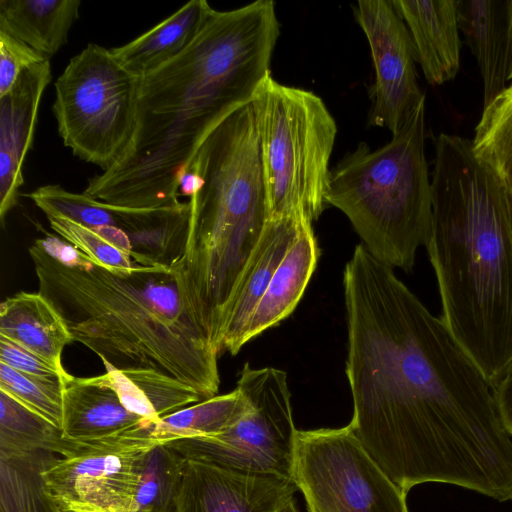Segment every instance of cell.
Wrapping results in <instances>:
<instances>
[{"label": "cell", "mask_w": 512, "mask_h": 512, "mask_svg": "<svg viewBox=\"0 0 512 512\" xmlns=\"http://www.w3.org/2000/svg\"><path fill=\"white\" fill-rule=\"evenodd\" d=\"M97 378L115 391L129 411L152 424L204 400L188 384L150 368L107 369Z\"/></svg>", "instance_id": "cb8c5ba5"}, {"label": "cell", "mask_w": 512, "mask_h": 512, "mask_svg": "<svg viewBox=\"0 0 512 512\" xmlns=\"http://www.w3.org/2000/svg\"><path fill=\"white\" fill-rule=\"evenodd\" d=\"M511 13H512V0H511ZM512 79V64H511V69H510V74H509V80Z\"/></svg>", "instance_id": "74e56055"}, {"label": "cell", "mask_w": 512, "mask_h": 512, "mask_svg": "<svg viewBox=\"0 0 512 512\" xmlns=\"http://www.w3.org/2000/svg\"><path fill=\"white\" fill-rule=\"evenodd\" d=\"M425 100L382 147L362 142L330 171L327 205L342 211L369 252L410 271L432 222Z\"/></svg>", "instance_id": "8992f818"}, {"label": "cell", "mask_w": 512, "mask_h": 512, "mask_svg": "<svg viewBox=\"0 0 512 512\" xmlns=\"http://www.w3.org/2000/svg\"><path fill=\"white\" fill-rule=\"evenodd\" d=\"M139 80L95 43L71 58L55 82L52 110L75 156L102 171L117 162L134 133Z\"/></svg>", "instance_id": "ba28073f"}, {"label": "cell", "mask_w": 512, "mask_h": 512, "mask_svg": "<svg viewBox=\"0 0 512 512\" xmlns=\"http://www.w3.org/2000/svg\"><path fill=\"white\" fill-rule=\"evenodd\" d=\"M63 386L60 380L22 373L0 362V389L60 429Z\"/></svg>", "instance_id": "1f68e13d"}, {"label": "cell", "mask_w": 512, "mask_h": 512, "mask_svg": "<svg viewBox=\"0 0 512 512\" xmlns=\"http://www.w3.org/2000/svg\"><path fill=\"white\" fill-rule=\"evenodd\" d=\"M500 420L512 437V370L493 388Z\"/></svg>", "instance_id": "e575fe53"}, {"label": "cell", "mask_w": 512, "mask_h": 512, "mask_svg": "<svg viewBox=\"0 0 512 512\" xmlns=\"http://www.w3.org/2000/svg\"><path fill=\"white\" fill-rule=\"evenodd\" d=\"M236 389L247 409L221 433L168 443L187 459L254 473L293 477L297 429L283 370L246 363Z\"/></svg>", "instance_id": "9c48e42d"}, {"label": "cell", "mask_w": 512, "mask_h": 512, "mask_svg": "<svg viewBox=\"0 0 512 512\" xmlns=\"http://www.w3.org/2000/svg\"><path fill=\"white\" fill-rule=\"evenodd\" d=\"M346 375L362 448L400 489L438 482L512 501V437L444 321L359 244L343 272Z\"/></svg>", "instance_id": "6da1fadb"}, {"label": "cell", "mask_w": 512, "mask_h": 512, "mask_svg": "<svg viewBox=\"0 0 512 512\" xmlns=\"http://www.w3.org/2000/svg\"><path fill=\"white\" fill-rule=\"evenodd\" d=\"M471 147L476 158L512 194V84L483 108Z\"/></svg>", "instance_id": "4316f807"}, {"label": "cell", "mask_w": 512, "mask_h": 512, "mask_svg": "<svg viewBox=\"0 0 512 512\" xmlns=\"http://www.w3.org/2000/svg\"><path fill=\"white\" fill-rule=\"evenodd\" d=\"M260 140L269 218L303 214L312 222L327 206L337 125L311 91L283 85L271 74L251 102Z\"/></svg>", "instance_id": "52a82bcc"}, {"label": "cell", "mask_w": 512, "mask_h": 512, "mask_svg": "<svg viewBox=\"0 0 512 512\" xmlns=\"http://www.w3.org/2000/svg\"><path fill=\"white\" fill-rule=\"evenodd\" d=\"M247 406L245 397L235 388L160 418L150 434L158 443L214 436L241 417Z\"/></svg>", "instance_id": "484cf974"}, {"label": "cell", "mask_w": 512, "mask_h": 512, "mask_svg": "<svg viewBox=\"0 0 512 512\" xmlns=\"http://www.w3.org/2000/svg\"><path fill=\"white\" fill-rule=\"evenodd\" d=\"M45 60L28 45L0 32V97L10 91L25 70Z\"/></svg>", "instance_id": "d6a6232c"}, {"label": "cell", "mask_w": 512, "mask_h": 512, "mask_svg": "<svg viewBox=\"0 0 512 512\" xmlns=\"http://www.w3.org/2000/svg\"><path fill=\"white\" fill-rule=\"evenodd\" d=\"M185 462L168 443L155 444L141 463L134 512H173Z\"/></svg>", "instance_id": "83f0119b"}, {"label": "cell", "mask_w": 512, "mask_h": 512, "mask_svg": "<svg viewBox=\"0 0 512 512\" xmlns=\"http://www.w3.org/2000/svg\"><path fill=\"white\" fill-rule=\"evenodd\" d=\"M0 362L22 373L60 380L64 385L73 378L68 372H61L42 357L2 335H0Z\"/></svg>", "instance_id": "836d02e7"}, {"label": "cell", "mask_w": 512, "mask_h": 512, "mask_svg": "<svg viewBox=\"0 0 512 512\" xmlns=\"http://www.w3.org/2000/svg\"><path fill=\"white\" fill-rule=\"evenodd\" d=\"M319 255L312 221L305 219L248 321L243 345L278 325L295 310L316 269Z\"/></svg>", "instance_id": "ac0fdd59"}, {"label": "cell", "mask_w": 512, "mask_h": 512, "mask_svg": "<svg viewBox=\"0 0 512 512\" xmlns=\"http://www.w3.org/2000/svg\"><path fill=\"white\" fill-rule=\"evenodd\" d=\"M410 34L416 61L431 85L457 75L461 41L456 0H391Z\"/></svg>", "instance_id": "2e32d148"}, {"label": "cell", "mask_w": 512, "mask_h": 512, "mask_svg": "<svg viewBox=\"0 0 512 512\" xmlns=\"http://www.w3.org/2000/svg\"><path fill=\"white\" fill-rule=\"evenodd\" d=\"M47 218H65L87 227L117 226L112 207L84 193L70 192L60 185L48 184L25 194Z\"/></svg>", "instance_id": "4dcf8cb0"}, {"label": "cell", "mask_w": 512, "mask_h": 512, "mask_svg": "<svg viewBox=\"0 0 512 512\" xmlns=\"http://www.w3.org/2000/svg\"><path fill=\"white\" fill-rule=\"evenodd\" d=\"M434 160L425 247L441 318L493 389L512 370L509 194L468 139L439 134Z\"/></svg>", "instance_id": "277c9868"}, {"label": "cell", "mask_w": 512, "mask_h": 512, "mask_svg": "<svg viewBox=\"0 0 512 512\" xmlns=\"http://www.w3.org/2000/svg\"><path fill=\"white\" fill-rule=\"evenodd\" d=\"M153 425L84 441L66 440L59 456L49 455L39 478L55 512H134L145 454L158 442Z\"/></svg>", "instance_id": "30bf717a"}, {"label": "cell", "mask_w": 512, "mask_h": 512, "mask_svg": "<svg viewBox=\"0 0 512 512\" xmlns=\"http://www.w3.org/2000/svg\"><path fill=\"white\" fill-rule=\"evenodd\" d=\"M49 455L21 462L0 461V512H55L43 494L39 478Z\"/></svg>", "instance_id": "f546056e"}, {"label": "cell", "mask_w": 512, "mask_h": 512, "mask_svg": "<svg viewBox=\"0 0 512 512\" xmlns=\"http://www.w3.org/2000/svg\"><path fill=\"white\" fill-rule=\"evenodd\" d=\"M64 241L95 264L116 272H130L137 265L127 234L118 226L87 227L65 218H47Z\"/></svg>", "instance_id": "f1b7e54d"}, {"label": "cell", "mask_w": 512, "mask_h": 512, "mask_svg": "<svg viewBox=\"0 0 512 512\" xmlns=\"http://www.w3.org/2000/svg\"><path fill=\"white\" fill-rule=\"evenodd\" d=\"M65 443L60 428L0 389V461L59 456Z\"/></svg>", "instance_id": "d4e9b609"}, {"label": "cell", "mask_w": 512, "mask_h": 512, "mask_svg": "<svg viewBox=\"0 0 512 512\" xmlns=\"http://www.w3.org/2000/svg\"><path fill=\"white\" fill-rule=\"evenodd\" d=\"M305 219L309 218L303 214L268 219L225 310L219 354L235 355L244 346L243 335L248 321Z\"/></svg>", "instance_id": "9a60e30c"}, {"label": "cell", "mask_w": 512, "mask_h": 512, "mask_svg": "<svg viewBox=\"0 0 512 512\" xmlns=\"http://www.w3.org/2000/svg\"><path fill=\"white\" fill-rule=\"evenodd\" d=\"M189 198L182 258L189 299L213 342L240 275L269 219L260 140L252 104L221 123L184 173Z\"/></svg>", "instance_id": "5b68a950"}, {"label": "cell", "mask_w": 512, "mask_h": 512, "mask_svg": "<svg viewBox=\"0 0 512 512\" xmlns=\"http://www.w3.org/2000/svg\"><path fill=\"white\" fill-rule=\"evenodd\" d=\"M277 512H299L296 505L294 498L287 501Z\"/></svg>", "instance_id": "d590c367"}, {"label": "cell", "mask_w": 512, "mask_h": 512, "mask_svg": "<svg viewBox=\"0 0 512 512\" xmlns=\"http://www.w3.org/2000/svg\"><path fill=\"white\" fill-rule=\"evenodd\" d=\"M508 192V191H507ZM509 194V211H510V221H511V230H512V194Z\"/></svg>", "instance_id": "8d00e7d4"}, {"label": "cell", "mask_w": 512, "mask_h": 512, "mask_svg": "<svg viewBox=\"0 0 512 512\" xmlns=\"http://www.w3.org/2000/svg\"><path fill=\"white\" fill-rule=\"evenodd\" d=\"M213 10L205 0H192L139 37L111 50L128 71L142 77L181 54Z\"/></svg>", "instance_id": "7402d4cb"}, {"label": "cell", "mask_w": 512, "mask_h": 512, "mask_svg": "<svg viewBox=\"0 0 512 512\" xmlns=\"http://www.w3.org/2000/svg\"><path fill=\"white\" fill-rule=\"evenodd\" d=\"M459 28L483 80V105L507 87L512 64L511 0H456Z\"/></svg>", "instance_id": "e0dca14e"}, {"label": "cell", "mask_w": 512, "mask_h": 512, "mask_svg": "<svg viewBox=\"0 0 512 512\" xmlns=\"http://www.w3.org/2000/svg\"><path fill=\"white\" fill-rule=\"evenodd\" d=\"M29 255L38 292L106 370L150 368L204 400L217 395L219 353L192 308L182 260L110 271L53 236L37 239Z\"/></svg>", "instance_id": "3957f363"}, {"label": "cell", "mask_w": 512, "mask_h": 512, "mask_svg": "<svg viewBox=\"0 0 512 512\" xmlns=\"http://www.w3.org/2000/svg\"><path fill=\"white\" fill-rule=\"evenodd\" d=\"M0 335L66 373L62 352L74 339L60 313L41 293L22 291L1 303Z\"/></svg>", "instance_id": "44dd1931"}, {"label": "cell", "mask_w": 512, "mask_h": 512, "mask_svg": "<svg viewBox=\"0 0 512 512\" xmlns=\"http://www.w3.org/2000/svg\"><path fill=\"white\" fill-rule=\"evenodd\" d=\"M293 479L308 512H409L406 495L347 425L298 430Z\"/></svg>", "instance_id": "8fae6325"}, {"label": "cell", "mask_w": 512, "mask_h": 512, "mask_svg": "<svg viewBox=\"0 0 512 512\" xmlns=\"http://www.w3.org/2000/svg\"><path fill=\"white\" fill-rule=\"evenodd\" d=\"M279 33L271 0L214 9L181 54L140 77L132 139L83 193L128 209L181 204L180 182L200 147L270 75Z\"/></svg>", "instance_id": "7a4b0ae2"}, {"label": "cell", "mask_w": 512, "mask_h": 512, "mask_svg": "<svg viewBox=\"0 0 512 512\" xmlns=\"http://www.w3.org/2000/svg\"><path fill=\"white\" fill-rule=\"evenodd\" d=\"M149 421L129 411L115 391L97 376L74 377L63 386L62 436L94 440L126 433Z\"/></svg>", "instance_id": "d6986e66"}, {"label": "cell", "mask_w": 512, "mask_h": 512, "mask_svg": "<svg viewBox=\"0 0 512 512\" xmlns=\"http://www.w3.org/2000/svg\"><path fill=\"white\" fill-rule=\"evenodd\" d=\"M353 13L368 40L375 72L368 123L393 135L425 100L412 40L391 0L358 1Z\"/></svg>", "instance_id": "7c38bea8"}, {"label": "cell", "mask_w": 512, "mask_h": 512, "mask_svg": "<svg viewBox=\"0 0 512 512\" xmlns=\"http://www.w3.org/2000/svg\"><path fill=\"white\" fill-rule=\"evenodd\" d=\"M110 206L117 226L130 240L136 265L173 266L182 260L188 234V202L156 209Z\"/></svg>", "instance_id": "ffe728a7"}, {"label": "cell", "mask_w": 512, "mask_h": 512, "mask_svg": "<svg viewBox=\"0 0 512 512\" xmlns=\"http://www.w3.org/2000/svg\"><path fill=\"white\" fill-rule=\"evenodd\" d=\"M296 491L293 477L186 458L173 512H277Z\"/></svg>", "instance_id": "4fadbf2b"}, {"label": "cell", "mask_w": 512, "mask_h": 512, "mask_svg": "<svg viewBox=\"0 0 512 512\" xmlns=\"http://www.w3.org/2000/svg\"><path fill=\"white\" fill-rule=\"evenodd\" d=\"M49 60L25 70L0 97V220L18 202L24 183L23 165L33 143L43 93L51 81Z\"/></svg>", "instance_id": "5bb4252c"}, {"label": "cell", "mask_w": 512, "mask_h": 512, "mask_svg": "<svg viewBox=\"0 0 512 512\" xmlns=\"http://www.w3.org/2000/svg\"><path fill=\"white\" fill-rule=\"evenodd\" d=\"M80 6L79 0H0V32L49 60L66 44Z\"/></svg>", "instance_id": "603a6c76"}]
</instances>
